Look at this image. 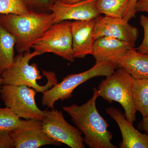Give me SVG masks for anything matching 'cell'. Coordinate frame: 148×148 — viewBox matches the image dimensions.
Masks as SVG:
<instances>
[{"instance_id": "cell-1", "label": "cell", "mask_w": 148, "mask_h": 148, "mask_svg": "<svg viewBox=\"0 0 148 148\" xmlns=\"http://www.w3.org/2000/svg\"><path fill=\"white\" fill-rule=\"evenodd\" d=\"M98 97V90L94 88L92 98L86 103L81 106L73 104L64 106L62 109L84 135V142L89 148H117L111 142L113 135L108 130V123L101 116L96 108Z\"/></svg>"}, {"instance_id": "cell-2", "label": "cell", "mask_w": 148, "mask_h": 148, "mask_svg": "<svg viewBox=\"0 0 148 148\" xmlns=\"http://www.w3.org/2000/svg\"><path fill=\"white\" fill-rule=\"evenodd\" d=\"M0 24L15 37L18 53L30 51L36 41L54 24L50 12L34 11L23 14H0Z\"/></svg>"}, {"instance_id": "cell-3", "label": "cell", "mask_w": 148, "mask_h": 148, "mask_svg": "<svg viewBox=\"0 0 148 148\" xmlns=\"http://www.w3.org/2000/svg\"><path fill=\"white\" fill-rule=\"evenodd\" d=\"M42 54L36 50L32 52L29 51L18 53L14 57L13 64L2 75L1 78L3 85L27 86L37 92L43 93L58 83L55 73L44 70L42 73L47 79L46 84L42 86L37 83V81L42 78V76L40 74L37 64H30L29 62L34 57Z\"/></svg>"}, {"instance_id": "cell-4", "label": "cell", "mask_w": 148, "mask_h": 148, "mask_svg": "<svg viewBox=\"0 0 148 148\" xmlns=\"http://www.w3.org/2000/svg\"><path fill=\"white\" fill-rule=\"evenodd\" d=\"M133 78L122 68L106 77L98 86V93L109 103L118 102L125 111L124 116L131 124L136 121L137 112L132 95Z\"/></svg>"}, {"instance_id": "cell-5", "label": "cell", "mask_w": 148, "mask_h": 148, "mask_svg": "<svg viewBox=\"0 0 148 148\" xmlns=\"http://www.w3.org/2000/svg\"><path fill=\"white\" fill-rule=\"evenodd\" d=\"M117 69V66L114 63L102 61L95 64L91 69L82 73L68 75L61 82L43 92L42 105L53 108L56 101H64L71 98L73 91L80 85L95 77L109 76Z\"/></svg>"}, {"instance_id": "cell-6", "label": "cell", "mask_w": 148, "mask_h": 148, "mask_svg": "<svg viewBox=\"0 0 148 148\" xmlns=\"http://www.w3.org/2000/svg\"><path fill=\"white\" fill-rule=\"evenodd\" d=\"M71 23L64 21L53 24L38 39L32 48L43 54L53 53L66 61H75L73 49Z\"/></svg>"}, {"instance_id": "cell-7", "label": "cell", "mask_w": 148, "mask_h": 148, "mask_svg": "<svg viewBox=\"0 0 148 148\" xmlns=\"http://www.w3.org/2000/svg\"><path fill=\"white\" fill-rule=\"evenodd\" d=\"M36 92L27 86L4 84L1 90V99L6 107L20 118L42 121L44 111L37 106Z\"/></svg>"}, {"instance_id": "cell-8", "label": "cell", "mask_w": 148, "mask_h": 148, "mask_svg": "<svg viewBox=\"0 0 148 148\" xmlns=\"http://www.w3.org/2000/svg\"><path fill=\"white\" fill-rule=\"evenodd\" d=\"M42 121L45 132L54 141L71 148L85 147L82 133L67 122L61 110H46Z\"/></svg>"}, {"instance_id": "cell-9", "label": "cell", "mask_w": 148, "mask_h": 148, "mask_svg": "<svg viewBox=\"0 0 148 148\" xmlns=\"http://www.w3.org/2000/svg\"><path fill=\"white\" fill-rule=\"evenodd\" d=\"M10 134L15 148H38L47 145H61L49 137L40 120H21L19 125L11 131Z\"/></svg>"}, {"instance_id": "cell-10", "label": "cell", "mask_w": 148, "mask_h": 148, "mask_svg": "<svg viewBox=\"0 0 148 148\" xmlns=\"http://www.w3.org/2000/svg\"><path fill=\"white\" fill-rule=\"evenodd\" d=\"M138 29L123 18L106 16L95 18L93 37L95 41L102 37H110L136 44L139 37Z\"/></svg>"}, {"instance_id": "cell-11", "label": "cell", "mask_w": 148, "mask_h": 148, "mask_svg": "<svg viewBox=\"0 0 148 148\" xmlns=\"http://www.w3.org/2000/svg\"><path fill=\"white\" fill-rule=\"evenodd\" d=\"M96 0H82L71 4L60 1L51 5L49 12L53 24L64 21H82L95 19L101 15L96 8Z\"/></svg>"}, {"instance_id": "cell-12", "label": "cell", "mask_w": 148, "mask_h": 148, "mask_svg": "<svg viewBox=\"0 0 148 148\" xmlns=\"http://www.w3.org/2000/svg\"><path fill=\"white\" fill-rule=\"evenodd\" d=\"M95 19L75 21L71 23L73 49L75 58L92 55L95 40L93 37Z\"/></svg>"}, {"instance_id": "cell-13", "label": "cell", "mask_w": 148, "mask_h": 148, "mask_svg": "<svg viewBox=\"0 0 148 148\" xmlns=\"http://www.w3.org/2000/svg\"><path fill=\"white\" fill-rule=\"evenodd\" d=\"M135 44L110 37H102L94 41L92 56L95 64L102 61L116 64L127 51L135 48Z\"/></svg>"}, {"instance_id": "cell-14", "label": "cell", "mask_w": 148, "mask_h": 148, "mask_svg": "<svg viewBox=\"0 0 148 148\" xmlns=\"http://www.w3.org/2000/svg\"><path fill=\"white\" fill-rule=\"evenodd\" d=\"M106 112L116 122L120 130L122 141L119 143L120 147L148 148V135L135 129L119 109L109 107L106 109Z\"/></svg>"}, {"instance_id": "cell-15", "label": "cell", "mask_w": 148, "mask_h": 148, "mask_svg": "<svg viewBox=\"0 0 148 148\" xmlns=\"http://www.w3.org/2000/svg\"><path fill=\"white\" fill-rule=\"evenodd\" d=\"M135 79H148V54L139 53L135 48L127 51L117 63Z\"/></svg>"}, {"instance_id": "cell-16", "label": "cell", "mask_w": 148, "mask_h": 148, "mask_svg": "<svg viewBox=\"0 0 148 148\" xmlns=\"http://www.w3.org/2000/svg\"><path fill=\"white\" fill-rule=\"evenodd\" d=\"M15 37L0 24V77L14 61Z\"/></svg>"}, {"instance_id": "cell-17", "label": "cell", "mask_w": 148, "mask_h": 148, "mask_svg": "<svg viewBox=\"0 0 148 148\" xmlns=\"http://www.w3.org/2000/svg\"><path fill=\"white\" fill-rule=\"evenodd\" d=\"M132 95L137 112L143 118L148 116V79L133 78Z\"/></svg>"}, {"instance_id": "cell-18", "label": "cell", "mask_w": 148, "mask_h": 148, "mask_svg": "<svg viewBox=\"0 0 148 148\" xmlns=\"http://www.w3.org/2000/svg\"><path fill=\"white\" fill-rule=\"evenodd\" d=\"M130 0H96V8L105 16L123 18L129 6Z\"/></svg>"}, {"instance_id": "cell-19", "label": "cell", "mask_w": 148, "mask_h": 148, "mask_svg": "<svg viewBox=\"0 0 148 148\" xmlns=\"http://www.w3.org/2000/svg\"><path fill=\"white\" fill-rule=\"evenodd\" d=\"M21 120L10 109L0 108V130L10 132L19 125Z\"/></svg>"}, {"instance_id": "cell-20", "label": "cell", "mask_w": 148, "mask_h": 148, "mask_svg": "<svg viewBox=\"0 0 148 148\" xmlns=\"http://www.w3.org/2000/svg\"><path fill=\"white\" fill-rule=\"evenodd\" d=\"M30 11L23 0H0V14H23Z\"/></svg>"}, {"instance_id": "cell-21", "label": "cell", "mask_w": 148, "mask_h": 148, "mask_svg": "<svg viewBox=\"0 0 148 148\" xmlns=\"http://www.w3.org/2000/svg\"><path fill=\"white\" fill-rule=\"evenodd\" d=\"M30 11L50 12L49 8L51 5V0H23Z\"/></svg>"}, {"instance_id": "cell-22", "label": "cell", "mask_w": 148, "mask_h": 148, "mask_svg": "<svg viewBox=\"0 0 148 148\" xmlns=\"http://www.w3.org/2000/svg\"><path fill=\"white\" fill-rule=\"evenodd\" d=\"M140 23L144 30V36L143 42L136 50L142 54H148V16L142 15L140 16Z\"/></svg>"}, {"instance_id": "cell-23", "label": "cell", "mask_w": 148, "mask_h": 148, "mask_svg": "<svg viewBox=\"0 0 148 148\" xmlns=\"http://www.w3.org/2000/svg\"><path fill=\"white\" fill-rule=\"evenodd\" d=\"M10 132L0 130V148H14V143Z\"/></svg>"}, {"instance_id": "cell-24", "label": "cell", "mask_w": 148, "mask_h": 148, "mask_svg": "<svg viewBox=\"0 0 148 148\" xmlns=\"http://www.w3.org/2000/svg\"><path fill=\"white\" fill-rule=\"evenodd\" d=\"M138 0H130L129 6L123 19L129 21L132 18L136 17V12L135 10V5Z\"/></svg>"}, {"instance_id": "cell-25", "label": "cell", "mask_w": 148, "mask_h": 148, "mask_svg": "<svg viewBox=\"0 0 148 148\" xmlns=\"http://www.w3.org/2000/svg\"><path fill=\"white\" fill-rule=\"evenodd\" d=\"M136 12H144L148 14V0H138L135 5Z\"/></svg>"}, {"instance_id": "cell-26", "label": "cell", "mask_w": 148, "mask_h": 148, "mask_svg": "<svg viewBox=\"0 0 148 148\" xmlns=\"http://www.w3.org/2000/svg\"><path fill=\"white\" fill-rule=\"evenodd\" d=\"M137 127L140 130L144 131L148 135V116L146 117L143 118L138 123Z\"/></svg>"}, {"instance_id": "cell-27", "label": "cell", "mask_w": 148, "mask_h": 148, "mask_svg": "<svg viewBox=\"0 0 148 148\" xmlns=\"http://www.w3.org/2000/svg\"><path fill=\"white\" fill-rule=\"evenodd\" d=\"M81 1L82 0H60V1L67 4L73 3Z\"/></svg>"}, {"instance_id": "cell-28", "label": "cell", "mask_w": 148, "mask_h": 148, "mask_svg": "<svg viewBox=\"0 0 148 148\" xmlns=\"http://www.w3.org/2000/svg\"><path fill=\"white\" fill-rule=\"evenodd\" d=\"M3 85L2 79L0 77V100L1 99V90L2 87Z\"/></svg>"}, {"instance_id": "cell-29", "label": "cell", "mask_w": 148, "mask_h": 148, "mask_svg": "<svg viewBox=\"0 0 148 148\" xmlns=\"http://www.w3.org/2000/svg\"><path fill=\"white\" fill-rule=\"evenodd\" d=\"M59 1H60V0H51V1L52 4H53L54 3L57 2Z\"/></svg>"}]
</instances>
